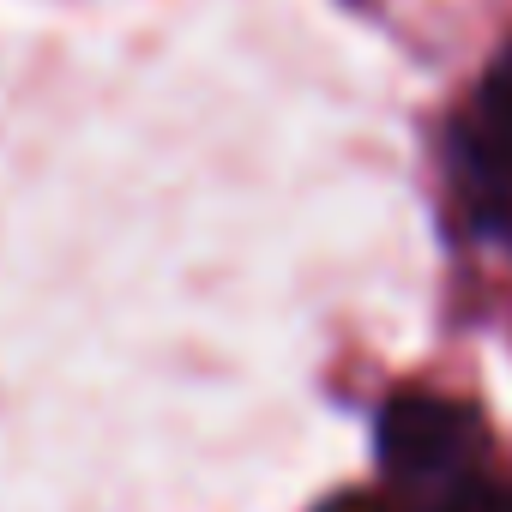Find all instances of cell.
<instances>
[{
  "label": "cell",
  "instance_id": "6da1fadb",
  "mask_svg": "<svg viewBox=\"0 0 512 512\" xmlns=\"http://www.w3.org/2000/svg\"><path fill=\"white\" fill-rule=\"evenodd\" d=\"M380 464L422 494H446L458 482H476V464L488 458V428L470 404L440 392H398L380 410Z\"/></svg>",
  "mask_w": 512,
  "mask_h": 512
},
{
  "label": "cell",
  "instance_id": "7a4b0ae2",
  "mask_svg": "<svg viewBox=\"0 0 512 512\" xmlns=\"http://www.w3.org/2000/svg\"><path fill=\"white\" fill-rule=\"evenodd\" d=\"M452 163H458V193L476 229L512 247V55L482 79L470 115L458 121Z\"/></svg>",
  "mask_w": 512,
  "mask_h": 512
},
{
  "label": "cell",
  "instance_id": "3957f363",
  "mask_svg": "<svg viewBox=\"0 0 512 512\" xmlns=\"http://www.w3.org/2000/svg\"><path fill=\"white\" fill-rule=\"evenodd\" d=\"M416 512H512V488H482V482H458L446 494H428V506Z\"/></svg>",
  "mask_w": 512,
  "mask_h": 512
}]
</instances>
